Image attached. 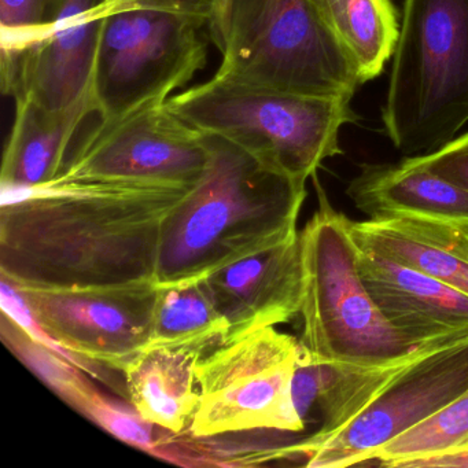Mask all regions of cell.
Segmentation results:
<instances>
[{
  "label": "cell",
  "mask_w": 468,
  "mask_h": 468,
  "mask_svg": "<svg viewBox=\"0 0 468 468\" xmlns=\"http://www.w3.org/2000/svg\"><path fill=\"white\" fill-rule=\"evenodd\" d=\"M415 158L430 171L468 193V133L456 136L435 152Z\"/></svg>",
  "instance_id": "d4e9b609"
},
{
  "label": "cell",
  "mask_w": 468,
  "mask_h": 468,
  "mask_svg": "<svg viewBox=\"0 0 468 468\" xmlns=\"http://www.w3.org/2000/svg\"><path fill=\"white\" fill-rule=\"evenodd\" d=\"M468 451V388L434 415L375 452L361 465L399 468L416 457Z\"/></svg>",
  "instance_id": "44dd1931"
},
{
  "label": "cell",
  "mask_w": 468,
  "mask_h": 468,
  "mask_svg": "<svg viewBox=\"0 0 468 468\" xmlns=\"http://www.w3.org/2000/svg\"><path fill=\"white\" fill-rule=\"evenodd\" d=\"M468 388V335L420 347L344 429L314 449L306 467L361 465Z\"/></svg>",
  "instance_id": "30bf717a"
},
{
  "label": "cell",
  "mask_w": 468,
  "mask_h": 468,
  "mask_svg": "<svg viewBox=\"0 0 468 468\" xmlns=\"http://www.w3.org/2000/svg\"><path fill=\"white\" fill-rule=\"evenodd\" d=\"M2 188V279L18 290H58L154 282L164 220L193 187L61 182Z\"/></svg>",
  "instance_id": "6da1fadb"
},
{
  "label": "cell",
  "mask_w": 468,
  "mask_h": 468,
  "mask_svg": "<svg viewBox=\"0 0 468 468\" xmlns=\"http://www.w3.org/2000/svg\"><path fill=\"white\" fill-rule=\"evenodd\" d=\"M207 136V171L164 220L157 286L205 278L298 231L306 182Z\"/></svg>",
  "instance_id": "7a4b0ae2"
},
{
  "label": "cell",
  "mask_w": 468,
  "mask_h": 468,
  "mask_svg": "<svg viewBox=\"0 0 468 468\" xmlns=\"http://www.w3.org/2000/svg\"><path fill=\"white\" fill-rule=\"evenodd\" d=\"M312 15L346 54L361 84L382 75L393 57L399 20L391 0H305Z\"/></svg>",
  "instance_id": "d6986e66"
},
{
  "label": "cell",
  "mask_w": 468,
  "mask_h": 468,
  "mask_svg": "<svg viewBox=\"0 0 468 468\" xmlns=\"http://www.w3.org/2000/svg\"><path fill=\"white\" fill-rule=\"evenodd\" d=\"M103 0H59L42 40L2 59V91L51 112L91 103V79ZM95 109V106H94Z\"/></svg>",
  "instance_id": "7c38bea8"
},
{
  "label": "cell",
  "mask_w": 468,
  "mask_h": 468,
  "mask_svg": "<svg viewBox=\"0 0 468 468\" xmlns=\"http://www.w3.org/2000/svg\"><path fill=\"white\" fill-rule=\"evenodd\" d=\"M202 18L155 9L105 15L101 24L91 97L101 120L160 105L207 67Z\"/></svg>",
  "instance_id": "ba28073f"
},
{
  "label": "cell",
  "mask_w": 468,
  "mask_h": 468,
  "mask_svg": "<svg viewBox=\"0 0 468 468\" xmlns=\"http://www.w3.org/2000/svg\"><path fill=\"white\" fill-rule=\"evenodd\" d=\"M80 413L122 442L180 464L185 459L186 464L193 465L188 442H179L180 434L146 420L131 402L119 401L95 388Z\"/></svg>",
  "instance_id": "603a6c76"
},
{
  "label": "cell",
  "mask_w": 468,
  "mask_h": 468,
  "mask_svg": "<svg viewBox=\"0 0 468 468\" xmlns=\"http://www.w3.org/2000/svg\"><path fill=\"white\" fill-rule=\"evenodd\" d=\"M15 101V122L2 161V187H43L61 174L76 131L95 109L84 103L51 112L29 98Z\"/></svg>",
  "instance_id": "e0dca14e"
},
{
  "label": "cell",
  "mask_w": 468,
  "mask_h": 468,
  "mask_svg": "<svg viewBox=\"0 0 468 468\" xmlns=\"http://www.w3.org/2000/svg\"><path fill=\"white\" fill-rule=\"evenodd\" d=\"M361 250L426 273L468 295V235L460 224L421 218L353 221Z\"/></svg>",
  "instance_id": "2e32d148"
},
{
  "label": "cell",
  "mask_w": 468,
  "mask_h": 468,
  "mask_svg": "<svg viewBox=\"0 0 468 468\" xmlns=\"http://www.w3.org/2000/svg\"><path fill=\"white\" fill-rule=\"evenodd\" d=\"M18 292L39 330L75 357L122 372L152 342L154 282Z\"/></svg>",
  "instance_id": "8fae6325"
},
{
  "label": "cell",
  "mask_w": 468,
  "mask_h": 468,
  "mask_svg": "<svg viewBox=\"0 0 468 468\" xmlns=\"http://www.w3.org/2000/svg\"><path fill=\"white\" fill-rule=\"evenodd\" d=\"M312 177L319 207L301 231V345L317 360L350 368L404 364L421 346L405 341L372 300L358 271L360 250L350 234L349 218L331 207L316 175Z\"/></svg>",
  "instance_id": "5b68a950"
},
{
  "label": "cell",
  "mask_w": 468,
  "mask_h": 468,
  "mask_svg": "<svg viewBox=\"0 0 468 468\" xmlns=\"http://www.w3.org/2000/svg\"><path fill=\"white\" fill-rule=\"evenodd\" d=\"M460 227H462L463 229V231L465 232V234L468 235V223H465V224H460Z\"/></svg>",
  "instance_id": "83f0119b"
},
{
  "label": "cell",
  "mask_w": 468,
  "mask_h": 468,
  "mask_svg": "<svg viewBox=\"0 0 468 468\" xmlns=\"http://www.w3.org/2000/svg\"><path fill=\"white\" fill-rule=\"evenodd\" d=\"M350 101L250 86L215 75L172 95L165 106L205 135L231 142L306 182L325 160L342 154L339 133L358 120Z\"/></svg>",
  "instance_id": "277c9868"
},
{
  "label": "cell",
  "mask_w": 468,
  "mask_h": 468,
  "mask_svg": "<svg viewBox=\"0 0 468 468\" xmlns=\"http://www.w3.org/2000/svg\"><path fill=\"white\" fill-rule=\"evenodd\" d=\"M456 467L468 468V451L430 454L402 463L399 468Z\"/></svg>",
  "instance_id": "4316f807"
},
{
  "label": "cell",
  "mask_w": 468,
  "mask_h": 468,
  "mask_svg": "<svg viewBox=\"0 0 468 468\" xmlns=\"http://www.w3.org/2000/svg\"><path fill=\"white\" fill-rule=\"evenodd\" d=\"M59 0H0L2 59L12 58L43 39Z\"/></svg>",
  "instance_id": "cb8c5ba5"
},
{
  "label": "cell",
  "mask_w": 468,
  "mask_h": 468,
  "mask_svg": "<svg viewBox=\"0 0 468 468\" xmlns=\"http://www.w3.org/2000/svg\"><path fill=\"white\" fill-rule=\"evenodd\" d=\"M207 31L218 78L317 97L353 98L361 86L305 0H218Z\"/></svg>",
  "instance_id": "8992f818"
},
{
  "label": "cell",
  "mask_w": 468,
  "mask_h": 468,
  "mask_svg": "<svg viewBox=\"0 0 468 468\" xmlns=\"http://www.w3.org/2000/svg\"><path fill=\"white\" fill-rule=\"evenodd\" d=\"M358 271L374 303L413 346L468 335V295L426 273L358 248Z\"/></svg>",
  "instance_id": "5bb4252c"
},
{
  "label": "cell",
  "mask_w": 468,
  "mask_h": 468,
  "mask_svg": "<svg viewBox=\"0 0 468 468\" xmlns=\"http://www.w3.org/2000/svg\"><path fill=\"white\" fill-rule=\"evenodd\" d=\"M218 0H103L105 15L127 9H155L182 13L209 23Z\"/></svg>",
  "instance_id": "484cf974"
},
{
  "label": "cell",
  "mask_w": 468,
  "mask_h": 468,
  "mask_svg": "<svg viewBox=\"0 0 468 468\" xmlns=\"http://www.w3.org/2000/svg\"><path fill=\"white\" fill-rule=\"evenodd\" d=\"M209 136L165 103L101 120L69 150L54 182H128L194 187L207 171Z\"/></svg>",
  "instance_id": "9c48e42d"
},
{
  "label": "cell",
  "mask_w": 468,
  "mask_h": 468,
  "mask_svg": "<svg viewBox=\"0 0 468 468\" xmlns=\"http://www.w3.org/2000/svg\"><path fill=\"white\" fill-rule=\"evenodd\" d=\"M382 122L405 157L441 149L468 124V0H404Z\"/></svg>",
  "instance_id": "3957f363"
},
{
  "label": "cell",
  "mask_w": 468,
  "mask_h": 468,
  "mask_svg": "<svg viewBox=\"0 0 468 468\" xmlns=\"http://www.w3.org/2000/svg\"><path fill=\"white\" fill-rule=\"evenodd\" d=\"M347 197L369 220L401 218L468 223V193L421 165L415 157L399 163L361 164Z\"/></svg>",
  "instance_id": "9a60e30c"
},
{
  "label": "cell",
  "mask_w": 468,
  "mask_h": 468,
  "mask_svg": "<svg viewBox=\"0 0 468 468\" xmlns=\"http://www.w3.org/2000/svg\"><path fill=\"white\" fill-rule=\"evenodd\" d=\"M300 341L259 328L205 353L197 366L199 404L188 435L196 440L265 435L259 459L294 460L303 440L290 386Z\"/></svg>",
  "instance_id": "52a82bcc"
},
{
  "label": "cell",
  "mask_w": 468,
  "mask_h": 468,
  "mask_svg": "<svg viewBox=\"0 0 468 468\" xmlns=\"http://www.w3.org/2000/svg\"><path fill=\"white\" fill-rule=\"evenodd\" d=\"M204 281L229 323L227 341L290 322L303 306L301 232L229 262Z\"/></svg>",
  "instance_id": "4fadbf2b"
},
{
  "label": "cell",
  "mask_w": 468,
  "mask_h": 468,
  "mask_svg": "<svg viewBox=\"0 0 468 468\" xmlns=\"http://www.w3.org/2000/svg\"><path fill=\"white\" fill-rule=\"evenodd\" d=\"M157 290L150 345L205 355L227 342L229 323L218 312L204 278L157 286Z\"/></svg>",
  "instance_id": "ffe728a7"
},
{
  "label": "cell",
  "mask_w": 468,
  "mask_h": 468,
  "mask_svg": "<svg viewBox=\"0 0 468 468\" xmlns=\"http://www.w3.org/2000/svg\"><path fill=\"white\" fill-rule=\"evenodd\" d=\"M2 338L9 349L37 375L54 393L80 412L95 385L78 368L75 356L50 347L9 314H2Z\"/></svg>",
  "instance_id": "7402d4cb"
},
{
  "label": "cell",
  "mask_w": 468,
  "mask_h": 468,
  "mask_svg": "<svg viewBox=\"0 0 468 468\" xmlns=\"http://www.w3.org/2000/svg\"><path fill=\"white\" fill-rule=\"evenodd\" d=\"M202 353L182 347L142 350L124 369L128 399L146 420L186 435L199 404L197 366Z\"/></svg>",
  "instance_id": "ac0fdd59"
}]
</instances>
